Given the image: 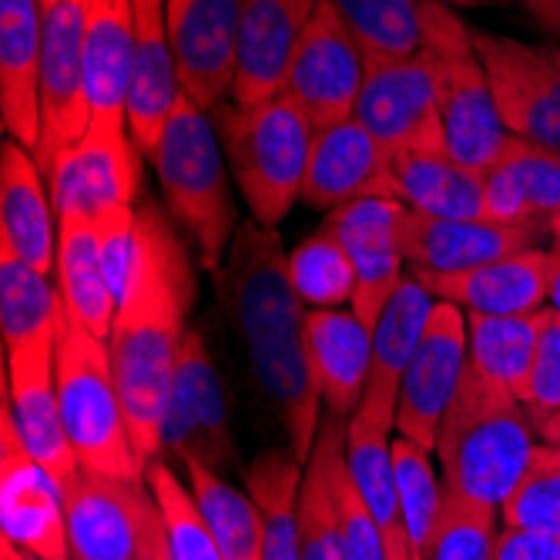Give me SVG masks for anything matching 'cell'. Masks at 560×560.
Masks as SVG:
<instances>
[{"mask_svg": "<svg viewBox=\"0 0 560 560\" xmlns=\"http://www.w3.org/2000/svg\"><path fill=\"white\" fill-rule=\"evenodd\" d=\"M65 514L71 560H172L162 506L144 483L81 474Z\"/></svg>", "mask_w": 560, "mask_h": 560, "instance_id": "cell-8", "label": "cell"}, {"mask_svg": "<svg viewBox=\"0 0 560 560\" xmlns=\"http://www.w3.org/2000/svg\"><path fill=\"white\" fill-rule=\"evenodd\" d=\"M530 229L503 225L493 219H430L406 209L402 259L420 272H464L524 248H540Z\"/></svg>", "mask_w": 560, "mask_h": 560, "instance_id": "cell-25", "label": "cell"}, {"mask_svg": "<svg viewBox=\"0 0 560 560\" xmlns=\"http://www.w3.org/2000/svg\"><path fill=\"white\" fill-rule=\"evenodd\" d=\"M366 58L417 55L423 44V0H332Z\"/></svg>", "mask_w": 560, "mask_h": 560, "instance_id": "cell-40", "label": "cell"}, {"mask_svg": "<svg viewBox=\"0 0 560 560\" xmlns=\"http://www.w3.org/2000/svg\"><path fill=\"white\" fill-rule=\"evenodd\" d=\"M521 402L527 406V413L534 417L537 427L560 410V319L550 310L544 316L537 355H534L530 380L524 386Z\"/></svg>", "mask_w": 560, "mask_h": 560, "instance_id": "cell-46", "label": "cell"}, {"mask_svg": "<svg viewBox=\"0 0 560 560\" xmlns=\"http://www.w3.org/2000/svg\"><path fill=\"white\" fill-rule=\"evenodd\" d=\"M299 540L302 560H346L336 500L316 456H310V464H305L299 490Z\"/></svg>", "mask_w": 560, "mask_h": 560, "instance_id": "cell-44", "label": "cell"}, {"mask_svg": "<svg viewBox=\"0 0 560 560\" xmlns=\"http://www.w3.org/2000/svg\"><path fill=\"white\" fill-rule=\"evenodd\" d=\"M182 464L201 514L215 534L222 560H262V517L252 493L232 487L222 470L195 460V456Z\"/></svg>", "mask_w": 560, "mask_h": 560, "instance_id": "cell-37", "label": "cell"}, {"mask_svg": "<svg viewBox=\"0 0 560 560\" xmlns=\"http://www.w3.org/2000/svg\"><path fill=\"white\" fill-rule=\"evenodd\" d=\"M497 534V506L443 487L436 527L413 560H490Z\"/></svg>", "mask_w": 560, "mask_h": 560, "instance_id": "cell-41", "label": "cell"}, {"mask_svg": "<svg viewBox=\"0 0 560 560\" xmlns=\"http://www.w3.org/2000/svg\"><path fill=\"white\" fill-rule=\"evenodd\" d=\"M346 423L349 420L329 413L323 420L319 440L313 446V456L323 464V474H326L332 500H336L346 560H393L376 517L370 514L360 487H355V480L349 474V464H346Z\"/></svg>", "mask_w": 560, "mask_h": 560, "instance_id": "cell-36", "label": "cell"}, {"mask_svg": "<svg viewBox=\"0 0 560 560\" xmlns=\"http://www.w3.org/2000/svg\"><path fill=\"white\" fill-rule=\"evenodd\" d=\"M289 279L305 310H349L355 295V266L342 242L326 229L289 252Z\"/></svg>", "mask_w": 560, "mask_h": 560, "instance_id": "cell-39", "label": "cell"}, {"mask_svg": "<svg viewBox=\"0 0 560 560\" xmlns=\"http://www.w3.org/2000/svg\"><path fill=\"white\" fill-rule=\"evenodd\" d=\"M524 11L534 24H540L547 34H560V0H521Z\"/></svg>", "mask_w": 560, "mask_h": 560, "instance_id": "cell-48", "label": "cell"}, {"mask_svg": "<svg viewBox=\"0 0 560 560\" xmlns=\"http://www.w3.org/2000/svg\"><path fill=\"white\" fill-rule=\"evenodd\" d=\"M467 370V313L453 302H436L433 319L399 383L396 436L436 450L440 423L460 389Z\"/></svg>", "mask_w": 560, "mask_h": 560, "instance_id": "cell-14", "label": "cell"}, {"mask_svg": "<svg viewBox=\"0 0 560 560\" xmlns=\"http://www.w3.org/2000/svg\"><path fill=\"white\" fill-rule=\"evenodd\" d=\"M305 355L326 410L349 420L370 383L373 332L352 310H305Z\"/></svg>", "mask_w": 560, "mask_h": 560, "instance_id": "cell-28", "label": "cell"}, {"mask_svg": "<svg viewBox=\"0 0 560 560\" xmlns=\"http://www.w3.org/2000/svg\"><path fill=\"white\" fill-rule=\"evenodd\" d=\"M94 235L101 266H105L108 285L115 292V302H121L131 289V279L138 272L141 259V219L135 206H112L101 215H94Z\"/></svg>", "mask_w": 560, "mask_h": 560, "instance_id": "cell-45", "label": "cell"}, {"mask_svg": "<svg viewBox=\"0 0 560 560\" xmlns=\"http://www.w3.org/2000/svg\"><path fill=\"white\" fill-rule=\"evenodd\" d=\"M386 195L402 209L430 219H487L483 172L456 162L446 148L393 151Z\"/></svg>", "mask_w": 560, "mask_h": 560, "instance_id": "cell-27", "label": "cell"}, {"mask_svg": "<svg viewBox=\"0 0 560 560\" xmlns=\"http://www.w3.org/2000/svg\"><path fill=\"white\" fill-rule=\"evenodd\" d=\"M537 433H540V440H547V443H560V410H557L550 420H544V423L537 427Z\"/></svg>", "mask_w": 560, "mask_h": 560, "instance_id": "cell-50", "label": "cell"}, {"mask_svg": "<svg viewBox=\"0 0 560 560\" xmlns=\"http://www.w3.org/2000/svg\"><path fill=\"white\" fill-rule=\"evenodd\" d=\"M0 560H44V557H37V553L24 550V547L11 544V540L4 537V550H0Z\"/></svg>", "mask_w": 560, "mask_h": 560, "instance_id": "cell-51", "label": "cell"}, {"mask_svg": "<svg viewBox=\"0 0 560 560\" xmlns=\"http://www.w3.org/2000/svg\"><path fill=\"white\" fill-rule=\"evenodd\" d=\"M61 292L50 276L27 266L18 252L0 242V332L4 349L50 332L58 326Z\"/></svg>", "mask_w": 560, "mask_h": 560, "instance_id": "cell-38", "label": "cell"}, {"mask_svg": "<svg viewBox=\"0 0 560 560\" xmlns=\"http://www.w3.org/2000/svg\"><path fill=\"white\" fill-rule=\"evenodd\" d=\"M316 4L319 0H242L235 81L229 101L252 108L282 91L295 44Z\"/></svg>", "mask_w": 560, "mask_h": 560, "instance_id": "cell-21", "label": "cell"}, {"mask_svg": "<svg viewBox=\"0 0 560 560\" xmlns=\"http://www.w3.org/2000/svg\"><path fill=\"white\" fill-rule=\"evenodd\" d=\"M4 410L14 417L21 443L68 493L84 474L71 450L58 399V326L8 349Z\"/></svg>", "mask_w": 560, "mask_h": 560, "instance_id": "cell-10", "label": "cell"}, {"mask_svg": "<svg viewBox=\"0 0 560 560\" xmlns=\"http://www.w3.org/2000/svg\"><path fill=\"white\" fill-rule=\"evenodd\" d=\"M0 242L44 276L58 269V209L34 151L14 138L0 148Z\"/></svg>", "mask_w": 560, "mask_h": 560, "instance_id": "cell-26", "label": "cell"}, {"mask_svg": "<svg viewBox=\"0 0 560 560\" xmlns=\"http://www.w3.org/2000/svg\"><path fill=\"white\" fill-rule=\"evenodd\" d=\"M40 0H0V112L4 131L24 148L40 138Z\"/></svg>", "mask_w": 560, "mask_h": 560, "instance_id": "cell-29", "label": "cell"}, {"mask_svg": "<svg viewBox=\"0 0 560 560\" xmlns=\"http://www.w3.org/2000/svg\"><path fill=\"white\" fill-rule=\"evenodd\" d=\"M138 144L131 131H108V128H88V135L68 148L47 175L50 201L58 215L81 212L101 215L112 206H135L141 188V165H138Z\"/></svg>", "mask_w": 560, "mask_h": 560, "instance_id": "cell-18", "label": "cell"}, {"mask_svg": "<svg viewBox=\"0 0 560 560\" xmlns=\"http://www.w3.org/2000/svg\"><path fill=\"white\" fill-rule=\"evenodd\" d=\"M544 313L530 316H477L467 313V366L493 386L511 389L517 399L530 380Z\"/></svg>", "mask_w": 560, "mask_h": 560, "instance_id": "cell-34", "label": "cell"}, {"mask_svg": "<svg viewBox=\"0 0 560 560\" xmlns=\"http://www.w3.org/2000/svg\"><path fill=\"white\" fill-rule=\"evenodd\" d=\"M363 78L366 50L352 37V31L332 8V0H319L295 44L279 94H285L319 131L336 121L355 118Z\"/></svg>", "mask_w": 560, "mask_h": 560, "instance_id": "cell-9", "label": "cell"}, {"mask_svg": "<svg viewBox=\"0 0 560 560\" xmlns=\"http://www.w3.org/2000/svg\"><path fill=\"white\" fill-rule=\"evenodd\" d=\"M135 40L138 21L131 0H84V81L94 128L128 131Z\"/></svg>", "mask_w": 560, "mask_h": 560, "instance_id": "cell-23", "label": "cell"}, {"mask_svg": "<svg viewBox=\"0 0 560 560\" xmlns=\"http://www.w3.org/2000/svg\"><path fill=\"white\" fill-rule=\"evenodd\" d=\"M547 310L560 319V238L550 245V289H547Z\"/></svg>", "mask_w": 560, "mask_h": 560, "instance_id": "cell-49", "label": "cell"}, {"mask_svg": "<svg viewBox=\"0 0 560 560\" xmlns=\"http://www.w3.org/2000/svg\"><path fill=\"white\" fill-rule=\"evenodd\" d=\"M490 560H560V537L503 527L493 540Z\"/></svg>", "mask_w": 560, "mask_h": 560, "instance_id": "cell-47", "label": "cell"}, {"mask_svg": "<svg viewBox=\"0 0 560 560\" xmlns=\"http://www.w3.org/2000/svg\"><path fill=\"white\" fill-rule=\"evenodd\" d=\"M503 527L560 537V446L540 440L517 487L500 503Z\"/></svg>", "mask_w": 560, "mask_h": 560, "instance_id": "cell-43", "label": "cell"}, {"mask_svg": "<svg viewBox=\"0 0 560 560\" xmlns=\"http://www.w3.org/2000/svg\"><path fill=\"white\" fill-rule=\"evenodd\" d=\"M436 302L440 299H433L413 272H406L396 295L386 302L383 316L373 326V363H370V383L360 402V413L396 427L399 383L433 319Z\"/></svg>", "mask_w": 560, "mask_h": 560, "instance_id": "cell-30", "label": "cell"}, {"mask_svg": "<svg viewBox=\"0 0 560 560\" xmlns=\"http://www.w3.org/2000/svg\"><path fill=\"white\" fill-rule=\"evenodd\" d=\"M242 0H165V27L182 91L201 112L232 97Z\"/></svg>", "mask_w": 560, "mask_h": 560, "instance_id": "cell-16", "label": "cell"}, {"mask_svg": "<svg viewBox=\"0 0 560 560\" xmlns=\"http://www.w3.org/2000/svg\"><path fill=\"white\" fill-rule=\"evenodd\" d=\"M420 50L433 71L446 151L456 162L487 172L503 155L511 131L497 108L490 74L474 44V27L456 18L450 4L423 0Z\"/></svg>", "mask_w": 560, "mask_h": 560, "instance_id": "cell-7", "label": "cell"}, {"mask_svg": "<svg viewBox=\"0 0 560 560\" xmlns=\"http://www.w3.org/2000/svg\"><path fill=\"white\" fill-rule=\"evenodd\" d=\"M386 148L355 118L319 128L302 182V201L329 215L355 198L386 195Z\"/></svg>", "mask_w": 560, "mask_h": 560, "instance_id": "cell-24", "label": "cell"}, {"mask_svg": "<svg viewBox=\"0 0 560 560\" xmlns=\"http://www.w3.org/2000/svg\"><path fill=\"white\" fill-rule=\"evenodd\" d=\"M135 8H165V0H131Z\"/></svg>", "mask_w": 560, "mask_h": 560, "instance_id": "cell-53", "label": "cell"}, {"mask_svg": "<svg viewBox=\"0 0 560 560\" xmlns=\"http://www.w3.org/2000/svg\"><path fill=\"white\" fill-rule=\"evenodd\" d=\"M557 446H560V443H557Z\"/></svg>", "mask_w": 560, "mask_h": 560, "instance_id": "cell-56", "label": "cell"}, {"mask_svg": "<svg viewBox=\"0 0 560 560\" xmlns=\"http://www.w3.org/2000/svg\"><path fill=\"white\" fill-rule=\"evenodd\" d=\"M553 61H557V68H560V47L553 50Z\"/></svg>", "mask_w": 560, "mask_h": 560, "instance_id": "cell-55", "label": "cell"}, {"mask_svg": "<svg viewBox=\"0 0 560 560\" xmlns=\"http://www.w3.org/2000/svg\"><path fill=\"white\" fill-rule=\"evenodd\" d=\"M165 446L178 453V460H201L222 470L232 460V433L225 417V396L212 363V352L201 332L188 329L178 355V376L168 406Z\"/></svg>", "mask_w": 560, "mask_h": 560, "instance_id": "cell-19", "label": "cell"}, {"mask_svg": "<svg viewBox=\"0 0 560 560\" xmlns=\"http://www.w3.org/2000/svg\"><path fill=\"white\" fill-rule=\"evenodd\" d=\"M423 289L477 316H530L547 310L550 248H524L464 272H420L410 269Z\"/></svg>", "mask_w": 560, "mask_h": 560, "instance_id": "cell-20", "label": "cell"}, {"mask_svg": "<svg viewBox=\"0 0 560 560\" xmlns=\"http://www.w3.org/2000/svg\"><path fill=\"white\" fill-rule=\"evenodd\" d=\"M219 289L245 339L252 373L279 406L289 450L310 464L319 440L323 393L305 355V305L289 279V252L276 229L238 225L229 259L219 269Z\"/></svg>", "mask_w": 560, "mask_h": 560, "instance_id": "cell-2", "label": "cell"}, {"mask_svg": "<svg viewBox=\"0 0 560 560\" xmlns=\"http://www.w3.org/2000/svg\"><path fill=\"white\" fill-rule=\"evenodd\" d=\"M144 477H148V487L162 506L172 560H222L215 534H212L206 514H201L191 487H185L175 477V470L162 460V456L159 460H148Z\"/></svg>", "mask_w": 560, "mask_h": 560, "instance_id": "cell-42", "label": "cell"}, {"mask_svg": "<svg viewBox=\"0 0 560 560\" xmlns=\"http://www.w3.org/2000/svg\"><path fill=\"white\" fill-rule=\"evenodd\" d=\"M172 219L191 235L209 272H219L238 232V215L225 172L222 138L195 101L182 91L165 125V135L151 155Z\"/></svg>", "mask_w": 560, "mask_h": 560, "instance_id": "cell-6", "label": "cell"}, {"mask_svg": "<svg viewBox=\"0 0 560 560\" xmlns=\"http://www.w3.org/2000/svg\"><path fill=\"white\" fill-rule=\"evenodd\" d=\"M497 108L514 138L560 155V68L553 55L517 37L474 27Z\"/></svg>", "mask_w": 560, "mask_h": 560, "instance_id": "cell-12", "label": "cell"}, {"mask_svg": "<svg viewBox=\"0 0 560 560\" xmlns=\"http://www.w3.org/2000/svg\"><path fill=\"white\" fill-rule=\"evenodd\" d=\"M355 121L386 148V155L410 148H446L436 84L423 50L402 58H366Z\"/></svg>", "mask_w": 560, "mask_h": 560, "instance_id": "cell-13", "label": "cell"}, {"mask_svg": "<svg viewBox=\"0 0 560 560\" xmlns=\"http://www.w3.org/2000/svg\"><path fill=\"white\" fill-rule=\"evenodd\" d=\"M537 436L527 406L467 366L436 433L443 487L500 511L524 477Z\"/></svg>", "mask_w": 560, "mask_h": 560, "instance_id": "cell-3", "label": "cell"}, {"mask_svg": "<svg viewBox=\"0 0 560 560\" xmlns=\"http://www.w3.org/2000/svg\"><path fill=\"white\" fill-rule=\"evenodd\" d=\"M0 521L11 544L44 560H71L65 493L27 453L8 410L0 423Z\"/></svg>", "mask_w": 560, "mask_h": 560, "instance_id": "cell-17", "label": "cell"}, {"mask_svg": "<svg viewBox=\"0 0 560 560\" xmlns=\"http://www.w3.org/2000/svg\"><path fill=\"white\" fill-rule=\"evenodd\" d=\"M58 399L71 450L84 474L144 483L148 464L131 443L112 349L65 305L58 313Z\"/></svg>", "mask_w": 560, "mask_h": 560, "instance_id": "cell-4", "label": "cell"}, {"mask_svg": "<svg viewBox=\"0 0 560 560\" xmlns=\"http://www.w3.org/2000/svg\"><path fill=\"white\" fill-rule=\"evenodd\" d=\"M483 185L487 219L560 238V155L511 135L503 155L483 172Z\"/></svg>", "mask_w": 560, "mask_h": 560, "instance_id": "cell-22", "label": "cell"}, {"mask_svg": "<svg viewBox=\"0 0 560 560\" xmlns=\"http://www.w3.org/2000/svg\"><path fill=\"white\" fill-rule=\"evenodd\" d=\"M212 125L252 222L276 229L302 198L316 138L313 121L285 94H276L252 108L225 101L212 112Z\"/></svg>", "mask_w": 560, "mask_h": 560, "instance_id": "cell-5", "label": "cell"}, {"mask_svg": "<svg viewBox=\"0 0 560 560\" xmlns=\"http://www.w3.org/2000/svg\"><path fill=\"white\" fill-rule=\"evenodd\" d=\"M141 259L128 295L118 302L112 326V366L125 402L128 433L141 460H159L165 450L168 406L185 342V319L195 299L191 259L172 219L141 206Z\"/></svg>", "mask_w": 560, "mask_h": 560, "instance_id": "cell-1", "label": "cell"}, {"mask_svg": "<svg viewBox=\"0 0 560 560\" xmlns=\"http://www.w3.org/2000/svg\"><path fill=\"white\" fill-rule=\"evenodd\" d=\"M305 464L285 446L262 453L248 467L245 483L262 517V560H302L299 490Z\"/></svg>", "mask_w": 560, "mask_h": 560, "instance_id": "cell-35", "label": "cell"}, {"mask_svg": "<svg viewBox=\"0 0 560 560\" xmlns=\"http://www.w3.org/2000/svg\"><path fill=\"white\" fill-rule=\"evenodd\" d=\"M393 433H396V427L355 410L346 423V464L370 506V514L376 517V524L386 537L389 557L410 560V550H406V530H402Z\"/></svg>", "mask_w": 560, "mask_h": 560, "instance_id": "cell-33", "label": "cell"}, {"mask_svg": "<svg viewBox=\"0 0 560 560\" xmlns=\"http://www.w3.org/2000/svg\"><path fill=\"white\" fill-rule=\"evenodd\" d=\"M91 125L84 81V0H58L44 11L40 50V138L34 162L44 178Z\"/></svg>", "mask_w": 560, "mask_h": 560, "instance_id": "cell-11", "label": "cell"}, {"mask_svg": "<svg viewBox=\"0 0 560 560\" xmlns=\"http://www.w3.org/2000/svg\"><path fill=\"white\" fill-rule=\"evenodd\" d=\"M58 292L65 310L97 339H112L118 302L101 266L94 219L81 212L58 215Z\"/></svg>", "mask_w": 560, "mask_h": 560, "instance_id": "cell-32", "label": "cell"}, {"mask_svg": "<svg viewBox=\"0 0 560 560\" xmlns=\"http://www.w3.org/2000/svg\"><path fill=\"white\" fill-rule=\"evenodd\" d=\"M138 40L128 81V131L141 155H155L165 125L178 105L182 81L165 27V8H135Z\"/></svg>", "mask_w": 560, "mask_h": 560, "instance_id": "cell-31", "label": "cell"}, {"mask_svg": "<svg viewBox=\"0 0 560 560\" xmlns=\"http://www.w3.org/2000/svg\"><path fill=\"white\" fill-rule=\"evenodd\" d=\"M406 209L389 195H366L326 215L323 229L342 242L355 266V295L349 310L373 332L386 302L406 279L402 259Z\"/></svg>", "mask_w": 560, "mask_h": 560, "instance_id": "cell-15", "label": "cell"}, {"mask_svg": "<svg viewBox=\"0 0 560 560\" xmlns=\"http://www.w3.org/2000/svg\"><path fill=\"white\" fill-rule=\"evenodd\" d=\"M50 4H58V0H40V8H44V11H47Z\"/></svg>", "mask_w": 560, "mask_h": 560, "instance_id": "cell-54", "label": "cell"}, {"mask_svg": "<svg viewBox=\"0 0 560 560\" xmlns=\"http://www.w3.org/2000/svg\"><path fill=\"white\" fill-rule=\"evenodd\" d=\"M450 8H487V4H506V0H440Z\"/></svg>", "mask_w": 560, "mask_h": 560, "instance_id": "cell-52", "label": "cell"}]
</instances>
